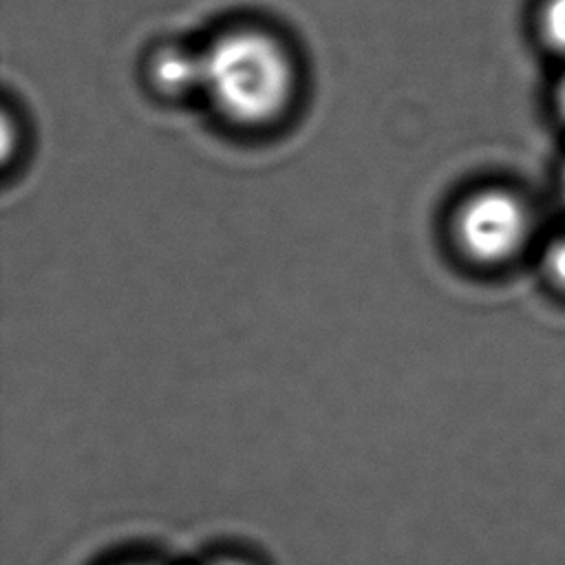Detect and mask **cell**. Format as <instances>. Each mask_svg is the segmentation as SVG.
Returning a JSON list of instances; mask_svg holds the SVG:
<instances>
[{
  "mask_svg": "<svg viewBox=\"0 0 565 565\" xmlns=\"http://www.w3.org/2000/svg\"><path fill=\"white\" fill-rule=\"evenodd\" d=\"M558 108H561V113H563V117H565V77H563L561 88H558Z\"/></svg>",
  "mask_w": 565,
  "mask_h": 565,
  "instance_id": "obj_6",
  "label": "cell"
},
{
  "mask_svg": "<svg viewBox=\"0 0 565 565\" xmlns=\"http://www.w3.org/2000/svg\"><path fill=\"white\" fill-rule=\"evenodd\" d=\"M563 185H565V179H563Z\"/></svg>",
  "mask_w": 565,
  "mask_h": 565,
  "instance_id": "obj_8",
  "label": "cell"
},
{
  "mask_svg": "<svg viewBox=\"0 0 565 565\" xmlns=\"http://www.w3.org/2000/svg\"><path fill=\"white\" fill-rule=\"evenodd\" d=\"M541 31L550 49L565 53V0H547L541 11Z\"/></svg>",
  "mask_w": 565,
  "mask_h": 565,
  "instance_id": "obj_4",
  "label": "cell"
},
{
  "mask_svg": "<svg viewBox=\"0 0 565 565\" xmlns=\"http://www.w3.org/2000/svg\"><path fill=\"white\" fill-rule=\"evenodd\" d=\"M214 565H245L241 561H221V563H214Z\"/></svg>",
  "mask_w": 565,
  "mask_h": 565,
  "instance_id": "obj_7",
  "label": "cell"
},
{
  "mask_svg": "<svg viewBox=\"0 0 565 565\" xmlns=\"http://www.w3.org/2000/svg\"><path fill=\"white\" fill-rule=\"evenodd\" d=\"M530 216L508 190L488 188L470 194L457 207L452 234L459 249L483 265L510 260L525 243Z\"/></svg>",
  "mask_w": 565,
  "mask_h": 565,
  "instance_id": "obj_2",
  "label": "cell"
},
{
  "mask_svg": "<svg viewBox=\"0 0 565 565\" xmlns=\"http://www.w3.org/2000/svg\"><path fill=\"white\" fill-rule=\"evenodd\" d=\"M545 265H547L550 276L561 287H565V236L558 238L556 243H552V247H550V252L545 256Z\"/></svg>",
  "mask_w": 565,
  "mask_h": 565,
  "instance_id": "obj_5",
  "label": "cell"
},
{
  "mask_svg": "<svg viewBox=\"0 0 565 565\" xmlns=\"http://www.w3.org/2000/svg\"><path fill=\"white\" fill-rule=\"evenodd\" d=\"M150 84L163 97H190L203 93V51L183 44H161L148 60Z\"/></svg>",
  "mask_w": 565,
  "mask_h": 565,
  "instance_id": "obj_3",
  "label": "cell"
},
{
  "mask_svg": "<svg viewBox=\"0 0 565 565\" xmlns=\"http://www.w3.org/2000/svg\"><path fill=\"white\" fill-rule=\"evenodd\" d=\"M203 51V97L230 124L260 128L280 119L296 95L291 51L260 26H234Z\"/></svg>",
  "mask_w": 565,
  "mask_h": 565,
  "instance_id": "obj_1",
  "label": "cell"
}]
</instances>
